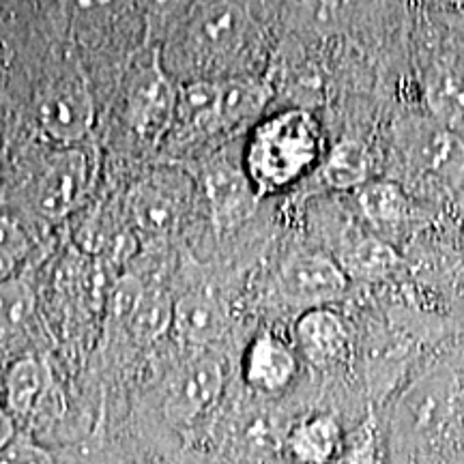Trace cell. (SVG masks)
Listing matches in <instances>:
<instances>
[{"label":"cell","instance_id":"6da1fadb","mask_svg":"<svg viewBox=\"0 0 464 464\" xmlns=\"http://www.w3.org/2000/svg\"><path fill=\"white\" fill-rule=\"evenodd\" d=\"M323 160V131L305 110H284L254 127L243 153L254 191L276 194L301 181Z\"/></svg>","mask_w":464,"mask_h":464},{"label":"cell","instance_id":"7a4b0ae2","mask_svg":"<svg viewBox=\"0 0 464 464\" xmlns=\"http://www.w3.org/2000/svg\"><path fill=\"white\" fill-rule=\"evenodd\" d=\"M462 387L450 368L423 374L400 396L393 413L398 437L415 445H432L451 430L462 413Z\"/></svg>","mask_w":464,"mask_h":464},{"label":"cell","instance_id":"3957f363","mask_svg":"<svg viewBox=\"0 0 464 464\" xmlns=\"http://www.w3.org/2000/svg\"><path fill=\"white\" fill-rule=\"evenodd\" d=\"M254 39V22L243 5H198L188 22L185 52L198 72H226L246 54Z\"/></svg>","mask_w":464,"mask_h":464},{"label":"cell","instance_id":"277c9868","mask_svg":"<svg viewBox=\"0 0 464 464\" xmlns=\"http://www.w3.org/2000/svg\"><path fill=\"white\" fill-rule=\"evenodd\" d=\"M226 368L222 359L200 351L172 374L164 398V415L172 426L191 428L207 420L222 402Z\"/></svg>","mask_w":464,"mask_h":464},{"label":"cell","instance_id":"5b68a950","mask_svg":"<svg viewBox=\"0 0 464 464\" xmlns=\"http://www.w3.org/2000/svg\"><path fill=\"white\" fill-rule=\"evenodd\" d=\"M37 121L45 136L61 147H78L84 140L95 121V106L80 69H65L45 84Z\"/></svg>","mask_w":464,"mask_h":464},{"label":"cell","instance_id":"8992f818","mask_svg":"<svg viewBox=\"0 0 464 464\" xmlns=\"http://www.w3.org/2000/svg\"><path fill=\"white\" fill-rule=\"evenodd\" d=\"M348 277L332 254L323 249H297L280 265L277 290L282 299L301 310L329 307L348 290Z\"/></svg>","mask_w":464,"mask_h":464},{"label":"cell","instance_id":"52a82bcc","mask_svg":"<svg viewBox=\"0 0 464 464\" xmlns=\"http://www.w3.org/2000/svg\"><path fill=\"white\" fill-rule=\"evenodd\" d=\"M89 189V160L78 147H58L33 185V207L39 216L61 219L82 202Z\"/></svg>","mask_w":464,"mask_h":464},{"label":"cell","instance_id":"ba28073f","mask_svg":"<svg viewBox=\"0 0 464 464\" xmlns=\"http://www.w3.org/2000/svg\"><path fill=\"white\" fill-rule=\"evenodd\" d=\"M177 86L161 67L158 52L147 67L133 75L127 92V121L138 138L144 142H160L170 130Z\"/></svg>","mask_w":464,"mask_h":464},{"label":"cell","instance_id":"9c48e42d","mask_svg":"<svg viewBox=\"0 0 464 464\" xmlns=\"http://www.w3.org/2000/svg\"><path fill=\"white\" fill-rule=\"evenodd\" d=\"M188 188L174 172H155L133 185L127 211L136 230L147 239H161L174 232L185 211Z\"/></svg>","mask_w":464,"mask_h":464},{"label":"cell","instance_id":"30bf717a","mask_svg":"<svg viewBox=\"0 0 464 464\" xmlns=\"http://www.w3.org/2000/svg\"><path fill=\"white\" fill-rule=\"evenodd\" d=\"M200 188L218 230H230L256 208L258 194L249 183L243 164H235L226 155H216L200 166Z\"/></svg>","mask_w":464,"mask_h":464},{"label":"cell","instance_id":"8fae6325","mask_svg":"<svg viewBox=\"0 0 464 464\" xmlns=\"http://www.w3.org/2000/svg\"><path fill=\"white\" fill-rule=\"evenodd\" d=\"M222 133L219 125V80H189L177 89V103L168 142L185 149V144L208 140Z\"/></svg>","mask_w":464,"mask_h":464},{"label":"cell","instance_id":"7c38bea8","mask_svg":"<svg viewBox=\"0 0 464 464\" xmlns=\"http://www.w3.org/2000/svg\"><path fill=\"white\" fill-rule=\"evenodd\" d=\"M404 150L411 166L445 185L464 179V142L454 131L434 123H415L406 131Z\"/></svg>","mask_w":464,"mask_h":464},{"label":"cell","instance_id":"4fadbf2b","mask_svg":"<svg viewBox=\"0 0 464 464\" xmlns=\"http://www.w3.org/2000/svg\"><path fill=\"white\" fill-rule=\"evenodd\" d=\"M297 355L280 335L265 332L249 342L243 355V379L265 396H277L293 385L297 376Z\"/></svg>","mask_w":464,"mask_h":464},{"label":"cell","instance_id":"5bb4252c","mask_svg":"<svg viewBox=\"0 0 464 464\" xmlns=\"http://www.w3.org/2000/svg\"><path fill=\"white\" fill-rule=\"evenodd\" d=\"M295 340L305 359L318 368L342 363L351 353V329L334 307L301 312L295 323Z\"/></svg>","mask_w":464,"mask_h":464},{"label":"cell","instance_id":"9a60e30c","mask_svg":"<svg viewBox=\"0 0 464 464\" xmlns=\"http://www.w3.org/2000/svg\"><path fill=\"white\" fill-rule=\"evenodd\" d=\"M332 256L348 280L381 282L398 269L400 258L392 243L382 241L374 232L351 228V235H340Z\"/></svg>","mask_w":464,"mask_h":464},{"label":"cell","instance_id":"2e32d148","mask_svg":"<svg viewBox=\"0 0 464 464\" xmlns=\"http://www.w3.org/2000/svg\"><path fill=\"white\" fill-rule=\"evenodd\" d=\"M172 332L183 344L207 348L228 332V314L222 301L207 293H188L174 301Z\"/></svg>","mask_w":464,"mask_h":464},{"label":"cell","instance_id":"e0dca14e","mask_svg":"<svg viewBox=\"0 0 464 464\" xmlns=\"http://www.w3.org/2000/svg\"><path fill=\"white\" fill-rule=\"evenodd\" d=\"M359 211L376 237L390 243L413 222L415 207L409 194L392 181H368L355 191Z\"/></svg>","mask_w":464,"mask_h":464},{"label":"cell","instance_id":"ac0fdd59","mask_svg":"<svg viewBox=\"0 0 464 464\" xmlns=\"http://www.w3.org/2000/svg\"><path fill=\"white\" fill-rule=\"evenodd\" d=\"M48 390V368L37 357H20L5 372L3 406L15 423H24L37 413Z\"/></svg>","mask_w":464,"mask_h":464},{"label":"cell","instance_id":"d6986e66","mask_svg":"<svg viewBox=\"0 0 464 464\" xmlns=\"http://www.w3.org/2000/svg\"><path fill=\"white\" fill-rule=\"evenodd\" d=\"M342 439L344 432L332 413H314L290 428L286 450L297 464H332Z\"/></svg>","mask_w":464,"mask_h":464},{"label":"cell","instance_id":"ffe728a7","mask_svg":"<svg viewBox=\"0 0 464 464\" xmlns=\"http://www.w3.org/2000/svg\"><path fill=\"white\" fill-rule=\"evenodd\" d=\"M269 91L254 78L228 75L219 80V125L222 133L235 131L252 123L263 112Z\"/></svg>","mask_w":464,"mask_h":464},{"label":"cell","instance_id":"44dd1931","mask_svg":"<svg viewBox=\"0 0 464 464\" xmlns=\"http://www.w3.org/2000/svg\"><path fill=\"white\" fill-rule=\"evenodd\" d=\"M370 172H372V160L368 149L353 138H342L340 142H335L329 153H324L321 166L323 183L335 191H357L370 181Z\"/></svg>","mask_w":464,"mask_h":464},{"label":"cell","instance_id":"7402d4cb","mask_svg":"<svg viewBox=\"0 0 464 464\" xmlns=\"http://www.w3.org/2000/svg\"><path fill=\"white\" fill-rule=\"evenodd\" d=\"M34 314V293L22 277L0 282V346L14 342Z\"/></svg>","mask_w":464,"mask_h":464},{"label":"cell","instance_id":"603a6c76","mask_svg":"<svg viewBox=\"0 0 464 464\" xmlns=\"http://www.w3.org/2000/svg\"><path fill=\"white\" fill-rule=\"evenodd\" d=\"M174 301L160 288H144V295L127 323L131 334L142 342H155L172 332Z\"/></svg>","mask_w":464,"mask_h":464},{"label":"cell","instance_id":"cb8c5ba5","mask_svg":"<svg viewBox=\"0 0 464 464\" xmlns=\"http://www.w3.org/2000/svg\"><path fill=\"white\" fill-rule=\"evenodd\" d=\"M332 464H385L379 421H376L372 411H368V415L363 421H359V426L344 434Z\"/></svg>","mask_w":464,"mask_h":464},{"label":"cell","instance_id":"d4e9b609","mask_svg":"<svg viewBox=\"0 0 464 464\" xmlns=\"http://www.w3.org/2000/svg\"><path fill=\"white\" fill-rule=\"evenodd\" d=\"M28 254L24 230L11 218L0 216V282L14 277L15 266Z\"/></svg>","mask_w":464,"mask_h":464},{"label":"cell","instance_id":"484cf974","mask_svg":"<svg viewBox=\"0 0 464 464\" xmlns=\"http://www.w3.org/2000/svg\"><path fill=\"white\" fill-rule=\"evenodd\" d=\"M144 295V286L138 277L133 276H123L119 277V282L114 284L112 293H110L108 305H110V316L119 323H130V318L136 310L138 304H140Z\"/></svg>","mask_w":464,"mask_h":464},{"label":"cell","instance_id":"4316f807","mask_svg":"<svg viewBox=\"0 0 464 464\" xmlns=\"http://www.w3.org/2000/svg\"><path fill=\"white\" fill-rule=\"evenodd\" d=\"M0 464H56V460L48 448L24 432H17V437L0 451Z\"/></svg>","mask_w":464,"mask_h":464},{"label":"cell","instance_id":"83f0119b","mask_svg":"<svg viewBox=\"0 0 464 464\" xmlns=\"http://www.w3.org/2000/svg\"><path fill=\"white\" fill-rule=\"evenodd\" d=\"M17 437V423L14 417L7 413L3 402H0V451H3L7 445Z\"/></svg>","mask_w":464,"mask_h":464}]
</instances>
